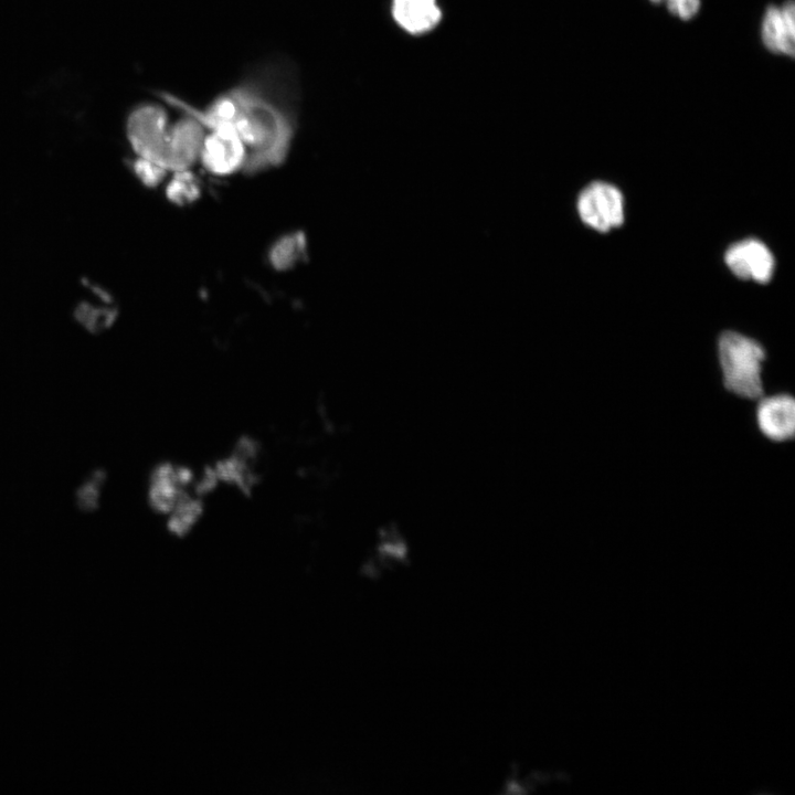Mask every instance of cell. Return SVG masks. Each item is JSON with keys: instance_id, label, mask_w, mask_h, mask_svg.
<instances>
[{"instance_id": "1", "label": "cell", "mask_w": 795, "mask_h": 795, "mask_svg": "<svg viewBox=\"0 0 795 795\" xmlns=\"http://www.w3.org/2000/svg\"><path fill=\"white\" fill-rule=\"evenodd\" d=\"M171 106L197 118L205 129H231L243 142L242 168L252 176L280 166L296 131L297 98L292 68L271 63L255 70L237 85L216 96L204 109L170 93H160Z\"/></svg>"}, {"instance_id": "2", "label": "cell", "mask_w": 795, "mask_h": 795, "mask_svg": "<svg viewBox=\"0 0 795 795\" xmlns=\"http://www.w3.org/2000/svg\"><path fill=\"white\" fill-rule=\"evenodd\" d=\"M765 358V349L756 340L736 331H723L718 339V359L724 389L745 400L763 396Z\"/></svg>"}, {"instance_id": "3", "label": "cell", "mask_w": 795, "mask_h": 795, "mask_svg": "<svg viewBox=\"0 0 795 795\" xmlns=\"http://www.w3.org/2000/svg\"><path fill=\"white\" fill-rule=\"evenodd\" d=\"M170 128L169 117L163 107L157 104H141L129 114L126 135L137 158L168 170Z\"/></svg>"}, {"instance_id": "4", "label": "cell", "mask_w": 795, "mask_h": 795, "mask_svg": "<svg viewBox=\"0 0 795 795\" xmlns=\"http://www.w3.org/2000/svg\"><path fill=\"white\" fill-rule=\"evenodd\" d=\"M623 195L613 184L595 181L579 195L577 211L582 221L600 232L619 226L624 221Z\"/></svg>"}, {"instance_id": "5", "label": "cell", "mask_w": 795, "mask_h": 795, "mask_svg": "<svg viewBox=\"0 0 795 795\" xmlns=\"http://www.w3.org/2000/svg\"><path fill=\"white\" fill-rule=\"evenodd\" d=\"M193 492H199L194 481V474L184 466L174 463H162L150 474L148 500L151 508L157 512L167 515L181 500Z\"/></svg>"}, {"instance_id": "6", "label": "cell", "mask_w": 795, "mask_h": 795, "mask_svg": "<svg viewBox=\"0 0 795 795\" xmlns=\"http://www.w3.org/2000/svg\"><path fill=\"white\" fill-rule=\"evenodd\" d=\"M755 409L760 433L771 442L784 443L795 436V399L788 393L761 396Z\"/></svg>"}, {"instance_id": "7", "label": "cell", "mask_w": 795, "mask_h": 795, "mask_svg": "<svg viewBox=\"0 0 795 795\" xmlns=\"http://www.w3.org/2000/svg\"><path fill=\"white\" fill-rule=\"evenodd\" d=\"M199 159L215 176H229L243 168L246 150L231 129H213L203 139Z\"/></svg>"}, {"instance_id": "8", "label": "cell", "mask_w": 795, "mask_h": 795, "mask_svg": "<svg viewBox=\"0 0 795 795\" xmlns=\"http://www.w3.org/2000/svg\"><path fill=\"white\" fill-rule=\"evenodd\" d=\"M728 267L742 279L767 283L775 261L768 247L759 240L746 239L731 245L724 255Z\"/></svg>"}, {"instance_id": "9", "label": "cell", "mask_w": 795, "mask_h": 795, "mask_svg": "<svg viewBox=\"0 0 795 795\" xmlns=\"http://www.w3.org/2000/svg\"><path fill=\"white\" fill-rule=\"evenodd\" d=\"M205 128L193 116L183 113V118L170 128L168 170L183 171L199 159L205 137Z\"/></svg>"}, {"instance_id": "10", "label": "cell", "mask_w": 795, "mask_h": 795, "mask_svg": "<svg viewBox=\"0 0 795 795\" xmlns=\"http://www.w3.org/2000/svg\"><path fill=\"white\" fill-rule=\"evenodd\" d=\"M762 41L773 53L794 56L795 8L793 1L770 7L762 21Z\"/></svg>"}, {"instance_id": "11", "label": "cell", "mask_w": 795, "mask_h": 795, "mask_svg": "<svg viewBox=\"0 0 795 795\" xmlns=\"http://www.w3.org/2000/svg\"><path fill=\"white\" fill-rule=\"evenodd\" d=\"M392 13L398 24L412 34L431 31L442 17L436 0H393Z\"/></svg>"}, {"instance_id": "12", "label": "cell", "mask_w": 795, "mask_h": 795, "mask_svg": "<svg viewBox=\"0 0 795 795\" xmlns=\"http://www.w3.org/2000/svg\"><path fill=\"white\" fill-rule=\"evenodd\" d=\"M305 233L296 231L277 240L268 252V261L277 271H287L308 255Z\"/></svg>"}, {"instance_id": "13", "label": "cell", "mask_w": 795, "mask_h": 795, "mask_svg": "<svg viewBox=\"0 0 795 795\" xmlns=\"http://www.w3.org/2000/svg\"><path fill=\"white\" fill-rule=\"evenodd\" d=\"M201 494L193 492L181 500L167 516V526L176 536H183L192 530L203 512Z\"/></svg>"}, {"instance_id": "14", "label": "cell", "mask_w": 795, "mask_h": 795, "mask_svg": "<svg viewBox=\"0 0 795 795\" xmlns=\"http://www.w3.org/2000/svg\"><path fill=\"white\" fill-rule=\"evenodd\" d=\"M166 194L170 202L187 205L201 195L200 183L189 169L177 171L166 188Z\"/></svg>"}, {"instance_id": "15", "label": "cell", "mask_w": 795, "mask_h": 795, "mask_svg": "<svg viewBox=\"0 0 795 795\" xmlns=\"http://www.w3.org/2000/svg\"><path fill=\"white\" fill-rule=\"evenodd\" d=\"M103 480L104 474L96 471L78 488L76 492V504H78L81 509L93 510L97 507Z\"/></svg>"}, {"instance_id": "16", "label": "cell", "mask_w": 795, "mask_h": 795, "mask_svg": "<svg viewBox=\"0 0 795 795\" xmlns=\"http://www.w3.org/2000/svg\"><path fill=\"white\" fill-rule=\"evenodd\" d=\"M137 178L147 187H156L165 179L168 170L162 167L137 158L132 165Z\"/></svg>"}, {"instance_id": "17", "label": "cell", "mask_w": 795, "mask_h": 795, "mask_svg": "<svg viewBox=\"0 0 795 795\" xmlns=\"http://www.w3.org/2000/svg\"><path fill=\"white\" fill-rule=\"evenodd\" d=\"M655 3L665 2L668 10L676 17L689 20L696 15L700 0H651Z\"/></svg>"}]
</instances>
